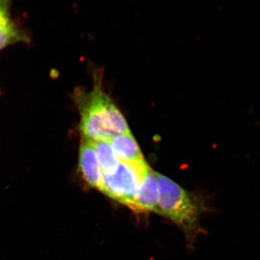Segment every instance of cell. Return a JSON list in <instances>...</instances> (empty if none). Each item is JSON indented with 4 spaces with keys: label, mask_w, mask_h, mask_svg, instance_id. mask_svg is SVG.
Masks as SVG:
<instances>
[{
    "label": "cell",
    "mask_w": 260,
    "mask_h": 260,
    "mask_svg": "<svg viewBox=\"0 0 260 260\" xmlns=\"http://www.w3.org/2000/svg\"><path fill=\"white\" fill-rule=\"evenodd\" d=\"M95 80L93 90L78 98L83 138L98 141L130 133L124 116Z\"/></svg>",
    "instance_id": "1"
},
{
    "label": "cell",
    "mask_w": 260,
    "mask_h": 260,
    "mask_svg": "<svg viewBox=\"0 0 260 260\" xmlns=\"http://www.w3.org/2000/svg\"><path fill=\"white\" fill-rule=\"evenodd\" d=\"M158 180L159 203L156 213L177 224L191 246L201 231L199 219L203 210L202 203L169 178L158 174Z\"/></svg>",
    "instance_id": "2"
},
{
    "label": "cell",
    "mask_w": 260,
    "mask_h": 260,
    "mask_svg": "<svg viewBox=\"0 0 260 260\" xmlns=\"http://www.w3.org/2000/svg\"><path fill=\"white\" fill-rule=\"evenodd\" d=\"M95 153L102 174H110L115 172L119 164L108 140L93 141Z\"/></svg>",
    "instance_id": "8"
},
{
    "label": "cell",
    "mask_w": 260,
    "mask_h": 260,
    "mask_svg": "<svg viewBox=\"0 0 260 260\" xmlns=\"http://www.w3.org/2000/svg\"><path fill=\"white\" fill-rule=\"evenodd\" d=\"M79 169L87 185L95 189H100L103 174L92 140L85 138L82 140L79 154Z\"/></svg>",
    "instance_id": "4"
},
{
    "label": "cell",
    "mask_w": 260,
    "mask_h": 260,
    "mask_svg": "<svg viewBox=\"0 0 260 260\" xmlns=\"http://www.w3.org/2000/svg\"><path fill=\"white\" fill-rule=\"evenodd\" d=\"M108 141L119 161H145L143 153L131 133L114 135Z\"/></svg>",
    "instance_id": "6"
},
{
    "label": "cell",
    "mask_w": 260,
    "mask_h": 260,
    "mask_svg": "<svg viewBox=\"0 0 260 260\" xmlns=\"http://www.w3.org/2000/svg\"><path fill=\"white\" fill-rule=\"evenodd\" d=\"M159 203L158 173L149 169L130 209L135 213H156Z\"/></svg>",
    "instance_id": "5"
},
{
    "label": "cell",
    "mask_w": 260,
    "mask_h": 260,
    "mask_svg": "<svg viewBox=\"0 0 260 260\" xmlns=\"http://www.w3.org/2000/svg\"><path fill=\"white\" fill-rule=\"evenodd\" d=\"M23 37L10 18L9 0H0V50Z\"/></svg>",
    "instance_id": "7"
},
{
    "label": "cell",
    "mask_w": 260,
    "mask_h": 260,
    "mask_svg": "<svg viewBox=\"0 0 260 260\" xmlns=\"http://www.w3.org/2000/svg\"><path fill=\"white\" fill-rule=\"evenodd\" d=\"M150 167L146 162L119 161L115 172L103 174L99 190L118 203L131 206Z\"/></svg>",
    "instance_id": "3"
}]
</instances>
